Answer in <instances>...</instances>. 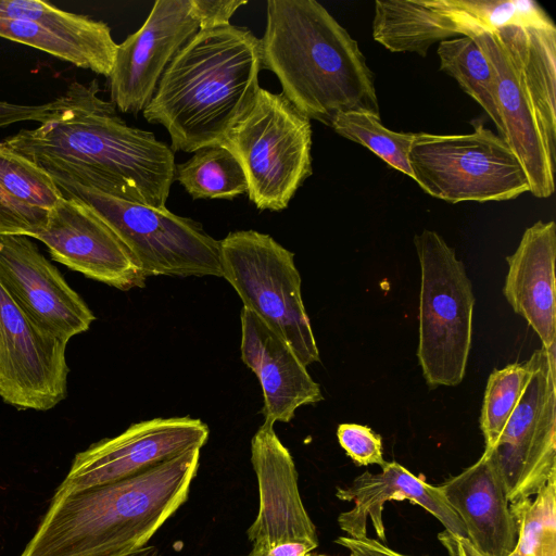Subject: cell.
<instances>
[{
  "instance_id": "obj_36",
  "label": "cell",
  "mask_w": 556,
  "mask_h": 556,
  "mask_svg": "<svg viewBox=\"0 0 556 556\" xmlns=\"http://www.w3.org/2000/svg\"><path fill=\"white\" fill-rule=\"evenodd\" d=\"M336 543L346 548L349 556H407L400 554L381 542L364 538L339 536Z\"/></svg>"
},
{
  "instance_id": "obj_40",
  "label": "cell",
  "mask_w": 556,
  "mask_h": 556,
  "mask_svg": "<svg viewBox=\"0 0 556 556\" xmlns=\"http://www.w3.org/2000/svg\"><path fill=\"white\" fill-rule=\"evenodd\" d=\"M508 556H520L519 553L515 549L513 553H510Z\"/></svg>"
},
{
  "instance_id": "obj_4",
  "label": "cell",
  "mask_w": 556,
  "mask_h": 556,
  "mask_svg": "<svg viewBox=\"0 0 556 556\" xmlns=\"http://www.w3.org/2000/svg\"><path fill=\"white\" fill-rule=\"evenodd\" d=\"M262 67L309 119L331 126L337 115H380L374 73L349 31L315 0H268Z\"/></svg>"
},
{
  "instance_id": "obj_23",
  "label": "cell",
  "mask_w": 556,
  "mask_h": 556,
  "mask_svg": "<svg viewBox=\"0 0 556 556\" xmlns=\"http://www.w3.org/2000/svg\"><path fill=\"white\" fill-rule=\"evenodd\" d=\"M517 64L548 154L556 162V26L498 29Z\"/></svg>"
},
{
  "instance_id": "obj_42",
  "label": "cell",
  "mask_w": 556,
  "mask_h": 556,
  "mask_svg": "<svg viewBox=\"0 0 556 556\" xmlns=\"http://www.w3.org/2000/svg\"><path fill=\"white\" fill-rule=\"evenodd\" d=\"M0 235H3V230H2L1 224H0Z\"/></svg>"
},
{
  "instance_id": "obj_21",
  "label": "cell",
  "mask_w": 556,
  "mask_h": 556,
  "mask_svg": "<svg viewBox=\"0 0 556 556\" xmlns=\"http://www.w3.org/2000/svg\"><path fill=\"white\" fill-rule=\"evenodd\" d=\"M379 473L365 471L357 476L348 488L337 489V497L353 501L349 511L339 515L338 523L350 538H364L367 533V519L371 520L377 536L386 541L382 520L384 503L407 500L419 505L434 516L444 530L467 539L465 526L447 503L439 486L413 475L396 462H386Z\"/></svg>"
},
{
  "instance_id": "obj_9",
  "label": "cell",
  "mask_w": 556,
  "mask_h": 556,
  "mask_svg": "<svg viewBox=\"0 0 556 556\" xmlns=\"http://www.w3.org/2000/svg\"><path fill=\"white\" fill-rule=\"evenodd\" d=\"M219 248L223 278L243 307L281 337L304 366L319 362L294 254L269 235L252 229L229 232L219 240Z\"/></svg>"
},
{
  "instance_id": "obj_3",
  "label": "cell",
  "mask_w": 556,
  "mask_h": 556,
  "mask_svg": "<svg viewBox=\"0 0 556 556\" xmlns=\"http://www.w3.org/2000/svg\"><path fill=\"white\" fill-rule=\"evenodd\" d=\"M261 68V42L250 29H200L170 61L143 117L166 128L174 152L222 143L253 105Z\"/></svg>"
},
{
  "instance_id": "obj_28",
  "label": "cell",
  "mask_w": 556,
  "mask_h": 556,
  "mask_svg": "<svg viewBox=\"0 0 556 556\" xmlns=\"http://www.w3.org/2000/svg\"><path fill=\"white\" fill-rule=\"evenodd\" d=\"M520 556H556V478L535 498L509 503Z\"/></svg>"
},
{
  "instance_id": "obj_24",
  "label": "cell",
  "mask_w": 556,
  "mask_h": 556,
  "mask_svg": "<svg viewBox=\"0 0 556 556\" xmlns=\"http://www.w3.org/2000/svg\"><path fill=\"white\" fill-rule=\"evenodd\" d=\"M456 23L437 0H377L372 37L391 52H413L426 56L429 48L458 37Z\"/></svg>"
},
{
  "instance_id": "obj_43",
  "label": "cell",
  "mask_w": 556,
  "mask_h": 556,
  "mask_svg": "<svg viewBox=\"0 0 556 556\" xmlns=\"http://www.w3.org/2000/svg\"><path fill=\"white\" fill-rule=\"evenodd\" d=\"M245 556H254V555H252V554H250V553H249V554H248V555H245Z\"/></svg>"
},
{
  "instance_id": "obj_38",
  "label": "cell",
  "mask_w": 556,
  "mask_h": 556,
  "mask_svg": "<svg viewBox=\"0 0 556 556\" xmlns=\"http://www.w3.org/2000/svg\"><path fill=\"white\" fill-rule=\"evenodd\" d=\"M315 547L305 542L289 541L271 546L261 555L254 556H307Z\"/></svg>"
},
{
  "instance_id": "obj_29",
  "label": "cell",
  "mask_w": 556,
  "mask_h": 556,
  "mask_svg": "<svg viewBox=\"0 0 556 556\" xmlns=\"http://www.w3.org/2000/svg\"><path fill=\"white\" fill-rule=\"evenodd\" d=\"M439 7L455 20L481 28L553 27L552 18L533 0H437Z\"/></svg>"
},
{
  "instance_id": "obj_31",
  "label": "cell",
  "mask_w": 556,
  "mask_h": 556,
  "mask_svg": "<svg viewBox=\"0 0 556 556\" xmlns=\"http://www.w3.org/2000/svg\"><path fill=\"white\" fill-rule=\"evenodd\" d=\"M0 187L15 200L43 211L63 198L46 169L4 141L0 142Z\"/></svg>"
},
{
  "instance_id": "obj_7",
  "label": "cell",
  "mask_w": 556,
  "mask_h": 556,
  "mask_svg": "<svg viewBox=\"0 0 556 556\" xmlns=\"http://www.w3.org/2000/svg\"><path fill=\"white\" fill-rule=\"evenodd\" d=\"M222 144L240 162L248 197L261 211L285 210L313 172L311 119L282 93L260 88Z\"/></svg>"
},
{
  "instance_id": "obj_14",
  "label": "cell",
  "mask_w": 556,
  "mask_h": 556,
  "mask_svg": "<svg viewBox=\"0 0 556 556\" xmlns=\"http://www.w3.org/2000/svg\"><path fill=\"white\" fill-rule=\"evenodd\" d=\"M51 257L84 276L122 291L142 288L146 275L116 232L87 204L62 198L34 236Z\"/></svg>"
},
{
  "instance_id": "obj_15",
  "label": "cell",
  "mask_w": 556,
  "mask_h": 556,
  "mask_svg": "<svg viewBox=\"0 0 556 556\" xmlns=\"http://www.w3.org/2000/svg\"><path fill=\"white\" fill-rule=\"evenodd\" d=\"M0 285L36 326L66 344L96 319L27 236L0 235Z\"/></svg>"
},
{
  "instance_id": "obj_12",
  "label": "cell",
  "mask_w": 556,
  "mask_h": 556,
  "mask_svg": "<svg viewBox=\"0 0 556 556\" xmlns=\"http://www.w3.org/2000/svg\"><path fill=\"white\" fill-rule=\"evenodd\" d=\"M210 434L199 418H152L130 425L116 437L103 439L76 454L56 492L77 491L118 481L193 448Z\"/></svg>"
},
{
  "instance_id": "obj_33",
  "label": "cell",
  "mask_w": 556,
  "mask_h": 556,
  "mask_svg": "<svg viewBox=\"0 0 556 556\" xmlns=\"http://www.w3.org/2000/svg\"><path fill=\"white\" fill-rule=\"evenodd\" d=\"M48 216V211L24 204L0 187V224L3 235H22L34 238Z\"/></svg>"
},
{
  "instance_id": "obj_27",
  "label": "cell",
  "mask_w": 556,
  "mask_h": 556,
  "mask_svg": "<svg viewBox=\"0 0 556 556\" xmlns=\"http://www.w3.org/2000/svg\"><path fill=\"white\" fill-rule=\"evenodd\" d=\"M330 127L341 137L366 147L390 167L413 179L408 152L416 132L391 130L382 124L380 115L358 111L337 115Z\"/></svg>"
},
{
  "instance_id": "obj_1",
  "label": "cell",
  "mask_w": 556,
  "mask_h": 556,
  "mask_svg": "<svg viewBox=\"0 0 556 556\" xmlns=\"http://www.w3.org/2000/svg\"><path fill=\"white\" fill-rule=\"evenodd\" d=\"M99 91L96 79L73 81L50 118L4 142L42 168L104 193L166 207L175 177L174 151L153 132L128 126Z\"/></svg>"
},
{
  "instance_id": "obj_26",
  "label": "cell",
  "mask_w": 556,
  "mask_h": 556,
  "mask_svg": "<svg viewBox=\"0 0 556 556\" xmlns=\"http://www.w3.org/2000/svg\"><path fill=\"white\" fill-rule=\"evenodd\" d=\"M440 70L452 76L495 124L500 137L503 126L495 97L493 70L480 47L468 36L443 40L438 47Z\"/></svg>"
},
{
  "instance_id": "obj_8",
  "label": "cell",
  "mask_w": 556,
  "mask_h": 556,
  "mask_svg": "<svg viewBox=\"0 0 556 556\" xmlns=\"http://www.w3.org/2000/svg\"><path fill=\"white\" fill-rule=\"evenodd\" d=\"M471 125L473 131L464 135L416 132L408 152L413 180L448 203L506 201L530 191L505 140L481 121Z\"/></svg>"
},
{
  "instance_id": "obj_17",
  "label": "cell",
  "mask_w": 556,
  "mask_h": 556,
  "mask_svg": "<svg viewBox=\"0 0 556 556\" xmlns=\"http://www.w3.org/2000/svg\"><path fill=\"white\" fill-rule=\"evenodd\" d=\"M451 18L456 23L459 36L470 37L491 64L503 126L501 137L522 164L530 192L541 199L551 197L555 190L556 162L548 154L521 73L502 36L498 30Z\"/></svg>"
},
{
  "instance_id": "obj_39",
  "label": "cell",
  "mask_w": 556,
  "mask_h": 556,
  "mask_svg": "<svg viewBox=\"0 0 556 556\" xmlns=\"http://www.w3.org/2000/svg\"><path fill=\"white\" fill-rule=\"evenodd\" d=\"M127 556H165L156 546L147 545Z\"/></svg>"
},
{
  "instance_id": "obj_22",
  "label": "cell",
  "mask_w": 556,
  "mask_h": 556,
  "mask_svg": "<svg viewBox=\"0 0 556 556\" xmlns=\"http://www.w3.org/2000/svg\"><path fill=\"white\" fill-rule=\"evenodd\" d=\"M555 261L556 224L539 220L525 230L516 251L506 257L503 288L514 312L551 352H556Z\"/></svg>"
},
{
  "instance_id": "obj_20",
  "label": "cell",
  "mask_w": 556,
  "mask_h": 556,
  "mask_svg": "<svg viewBox=\"0 0 556 556\" xmlns=\"http://www.w3.org/2000/svg\"><path fill=\"white\" fill-rule=\"evenodd\" d=\"M438 486L463 521L467 540L482 556H508L515 551V521L492 454H482L475 464Z\"/></svg>"
},
{
  "instance_id": "obj_35",
  "label": "cell",
  "mask_w": 556,
  "mask_h": 556,
  "mask_svg": "<svg viewBox=\"0 0 556 556\" xmlns=\"http://www.w3.org/2000/svg\"><path fill=\"white\" fill-rule=\"evenodd\" d=\"M247 3V0H192L200 29L230 24L233 13Z\"/></svg>"
},
{
  "instance_id": "obj_19",
  "label": "cell",
  "mask_w": 556,
  "mask_h": 556,
  "mask_svg": "<svg viewBox=\"0 0 556 556\" xmlns=\"http://www.w3.org/2000/svg\"><path fill=\"white\" fill-rule=\"evenodd\" d=\"M240 319L241 359L261 382L264 421L289 422L299 407L323 401L319 384L281 337L244 307Z\"/></svg>"
},
{
  "instance_id": "obj_13",
  "label": "cell",
  "mask_w": 556,
  "mask_h": 556,
  "mask_svg": "<svg viewBox=\"0 0 556 556\" xmlns=\"http://www.w3.org/2000/svg\"><path fill=\"white\" fill-rule=\"evenodd\" d=\"M199 30L192 0H156L141 27L117 45L108 77L114 106L143 112L173 58Z\"/></svg>"
},
{
  "instance_id": "obj_41",
  "label": "cell",
  "mask_w": 556,
  "mask_h": 556,
  "mask_svg": "<svg viewBox=\"0 0 556 556\" xmlns=\"http://www.w3.org/2000/svg\"><path fill=\"white\" fill-rule=\"evenodd\" d=\"M307 556H328V555H323V554H319V555H311V554H308Z\"/></svg>"
},
{
  "instance_id": "obj_32",
  "label": "cell",
  "mask_w": 556,
  "mask_h": 556,
  "mask_svg": "<svg viewBox=\"0 0 556 556\" xmlns=\"http://www.w3.org/2000/svg\"><path fill=\"white\" fill-rule=\"evenodd\" d=\"M337 438L346 455L358 466L386 464L381 437L369 427L358 424H341Z\"/></svg>"
},
{
  "instance_id": "obj_16",
  "label": "cell",
  "mask_w": 556,
  "mask_h": 556,
  "mask_svg": "<svg viewBox=\"0 0 556 556\" xmlns=\"http://www.w3.org/2000/svg\"><path fill=\"white\" fill-rule=\"evenodd\" d=\"M0 37L105 77L117 50L104 22L36 0H0Z\"/></svg>"
},
{
  "instance_id": "obj_34",
  "label": "cell",
  "mask_w": 556,
  "mask_h": 556,
  "mask_svg": "<svg viewBox=\"0 0 556 556\" xmlns=\"http://www.w3.org/2000/svg\"><path fill=\"white\" fill-rule=\"evenodd\" d=\"M59 105V98L45 104L35 105L0 101V127L28 121L41 124L56 112Z\"/></svg>"
},
{
  "instance_id": "obj_5",
  "label": "cell",
  "mask_w": 556,
  "mask_h": 556,
  "mask_svg": "<svg viewBox=\"0 0 556 556\" xmlns=\"http://www.w3.org/2000/svg\"><path fill=\"white\" fill-rule=\"evenodd\" d=\"M46 169V168H43ZM64 198L91 207L121 238L149 276L223 277L219 240L167 207L126 201L46 169Z\"/></svg>"
},
{
  "instance_id": "obj_30",
  "label": "cell",
  "mask_w": 556,
  "mask_h": 556,
  "mask_svg": "<svg viewBox=\"0 0 556 556\" xmlns=\"http://www.w3.org/2000/svg\"><path fill=\"white\" fill-rule=\"evenodd\" d=\"M530 377V364L514 363L489 376L480 416L484 455H490L517 406Z\"/></svg>"
},
{
  "instance_id": "obj_37",
  "label": "cell",
  "mask_w": 556,
  "mask_h": 556,
  "mask_svg": "<svg viewBox=\"0 0 556 556\" xmlns=\"http://www.w3.org/2000/svg\"><path fill=\"white\" fill-rule=\"evenodd\" d=\"M438 540L448 556H482L467 539L457 536L446 530L438 534Z\"/></svg>"
},
{
  "instance_id": "obj_6",
  "label": "cell",
  "mask_w": 556,
  "mask_h": 556,
  "mask_svg": "<svg viewBox=\"0 0 556 556\" xmlns=\"http://www.w3.org/2000/svg\"><path fill=\"white\" fill-rule=\"evenodd\" d=\"M420 265L417 358L430 388L456 387L471 349L475 295L464 263L433 230L415 235Z\"/></svg>"
},
{
  "instance_id": "obj_18",
  "label": "cell",
  "mask_w": 556,
  "mask_h": 556,
  "mask_svg": "<svg viewBox=\"0 0 556 556\" xmlns=\"http://www.w3.org/2000/svg\"><path fill=\"white\" fill-rule=\"evenodd\" d=\"M251 462L256 475L260 507L248 529L250 553L261 555L282 542L299 541L318 546L315 525L309 518L298 485V471L289 450L264 421L251 441Z\"/></svg>"
},
{
  "instance_id": "obj_25",
  "label": "cell",
  "mask_w": 556,
  "mask_h": 556,
  "mask_svg": "<svg viewBox=\"0 0 556 556\" xmlns=\"http://www.w3.org/2000/svg\"><path fill=\"white\" fill-rule=\"evenodd\" d=\"M175 179L194 200H230L248 192L240 162L222 143L202 148L186 162L176 164Z\"/></svg>"
},
{
  "instance_id": "obj_10",
  "label": "cell",
  "mask_w": 556,
  "mask_h": 556,
  "mask_svg": "<svg viewBox=\"0 0 556 556\" xmlns=\"http://www.w3.org/2000/svg\"><path fill=\"white\" fill-rule=\"evenodd\" d=\"M528 362L526 389L491 453L509 503L535 495L556 478L555 352L541 348Z\"/></svg>"
},
{
  "instance_id": "obj_2",
  "label": "cell",
  "mask_w": 556,
  "mask_h": 556,
  "mask_svg": "<svg viewBox=\"0 0 556 556\" xmlns=\"http://www.w3.org/2000/svg\"><path fill=\"white\" fill-rule=\"evenodd\" d=\"M200 451L118 481L55 491L20 556H127L147 546L187 501Z\"/></svg>"
},
{
  "instance_id": "obj_11",
  "label": "cell",
  "mask_w": 556,
  "mask_h": 556,
  "mask_svg": "<svg viewBox=\"0 0 556 556\" xmlns=\"http://www.w3.org/2000/svg\"><path fill=\"white\" fill-rule=\"evenodd\" d=\"M66 343L45 332L0 285V397L18 409L48 410L66 395Z\"/></svg>"
}]
</instances>
